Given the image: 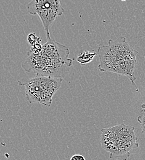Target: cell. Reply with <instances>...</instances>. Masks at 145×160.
Here are the masks:
<instances>
[{
	"label": "cell",
	"instance_id": "1",
	"mask_svg": "<svg viewBox=\"0 0 145 160\" xmlns=\"http://www.w3.org/2000/svg\"><path fill=\"white\" fill-rule=\"evenodd\" d=\"M47 40L40 52H28L22 68L27 73L34 72L36 76L63 78L72 65V60L69 58V49L50 37Z\"/></svg>",
	"mask_w": 145,
	"mask_h": 160
},
{
	"label": "cell",
	"instance_id": "2",
	"mask_svg": "<svg viewBox=\"0 0 145 160\" xmlns=\"http://www.w3.org/2000/svg\"><path fill=\"white\" fill-rule=\"evenodd\" d=\"M138 52L132 48L124 37L108 41V45L99 46L97 54L100 58L98 68L101 72H109L124 75L136 86L134 71Z\"/></svg>",
	"mask_w": 145,
	"mask_h": 160
},
{
	"label": "cell",
	"instance_id": "3",
	"mask_svg": "<svg viewBox=\"0 0 145 160\" xmlns=\"http://www.w3.org/2000/svg\"><path fill=\"white\" fill-rule=\"evenodd\" d=\"M101 143L103 148L110 153V158L122 157L127 159L130 151L138 148V138L135 128L124 124L101 129Z\"/></svg>",
	"mask_w": 145,
	"mask_h": 160
},
{
	"label": "cell",
	"instance_id": "4",
	"mask_svg": "<svg viewBox=\"0 0 145 160\" xmlns=\"http://www.w3.org/2000/svg\"><path fill=\"white\" fill-rule=\"evenodd\" d=\"M62 81L61 78L36 76L30 79L19 80L18 83L25 88L26 99L30 103H37L50 107Z\"/></svg>",
	"mask_w": 145,
	"mask_h": 160
},
{
	"label": "cell",
	"instance_id": "5",
	"mask_svg": "<svg viewBox=\"0 0 145 160\" xmlns=\"http://www.w3.org/2000/svg\"><path fill=\"white\" fill-rule=\"evenodd\" d=\"M28 12L40 18L46 33L49 37V28L54 20L64 14V9L58 0H32L27 6Z\"/></svg>",
	"mask_w": 145,
	"mask_h": 160
},
{
	"label": "cell",
	"instance_id": "6",
	"mask_svg": "<svg viewBox=\"0 0 145 160\" xmlns=\"http://www.w3.org/2000/svg\"><path fill=\"white\" fill-rule=\"evenodd\" d=\"M97 52L94 51H90L88 50H85L82 52L79 55L77 56L76 60L77 62L80 63L82 65H85L87 63H90L92 60H93L94 58L97 55Z\"/></svg>",
	"mask_w": 145,
	"mask_h": 160
},
{
	"label": "cell",
	"instance_id": "7",
	"mask_svg": "<svg viewBox=\"0 0 145 160\" xmlns=\"http://www.w3.org/2000/svg\"><path fill=\"white\" fill-rule=\"evenodd\" d=\"M27 41L28 44L30 45L31 48L42 44L41 38L37 37L34 32H32L27 36Z\"/></svg>",
	"mask_w": 145,
	"mask_h": 160
},
{
	"label": "cell",
	"instance_id": "8",
	"mask_svg": "<svg viewBox=\"0 0 145 160\" xmlns=\"http://www.w3.org/2000/svg\"><path fill=\"white\" fill-rule=\"evenodd\" d=\"M141 107V115L138 117L137 120L140 124L143 133L145 135V103H143Z\"/></svg>",
	"mask_w": 145,
	"mask_h": 160
},
{
	"label": "cell",
	"instance_id": "9",
	"mask_svg": "<svg viewBox=\"0 0 145 160\" xmlns=\"http://www.w3.org/2000/svg\"><path fill=\"white\" fill-rule=\"evenodd\" d=\"M70 160H86V159H85V158L83 157V155L77 154V155H73L70 158Z\"/></svg>",
	"mask_w": 145,
	"mask_h": 160
}]
</instances>
